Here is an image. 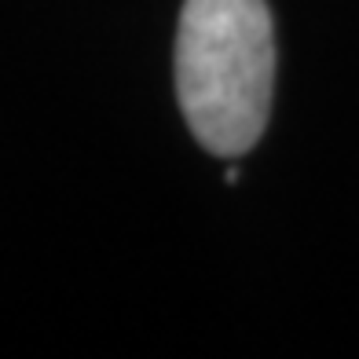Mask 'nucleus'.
Instances as JSON below:
<instances>
[{"instance_id": "1", "label": "nucleus", "mask_w": 359, "mask_h": 359, "mask_svg": "<svg viewBox=\"0 0 359 359\" xmlns=\"http://www.w3.org/2000/svg\"><path fill=\"white\" fill-rule=\"evenodd\" d=\"M275 92V34L264 0H184L176 100L209 154L238 158L260 140Z\"/></svg>"}]
</instances>
